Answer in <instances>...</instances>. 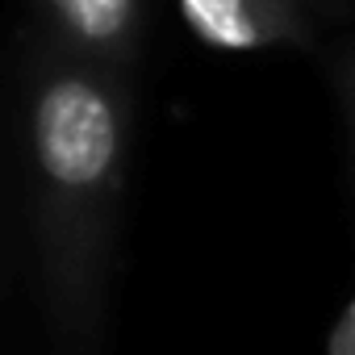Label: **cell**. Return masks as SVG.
<instances>
[{
  "label": "cell",
  "instance_id": "6da1fadb",
  "mask_svg": "<svg viewBox=\"0 0 355 355\" xmlns=\"http://www.w3.org/2000/svg\"><path fill=\"white\" fill-rule=\"evenodd\" d=\"M30 243L42 309L71 347L105 322L109 268L130 159V76L63 51L46 34L26 51Z\"/></svg>",
  "mask_w": 355,
  "mask_h": 355
},
{
  "label": "cell",
  "instance_id": "7a4b0ae2",
  "mask_svg": "<svg viewBox=\"0 0 355 355\" xmlns=\"http://www.w3.org/2000/svg\"><path fill=\"white\" fill-rule=\"evenodd\" d=\"M180 13L214 51H313L318 17H351V0H180Z\"/></svg>",
  "mask_w": 355,
  "mask_h": 355
},
{
  "label": "cell",
  "instance_id": "3957f363",
  "mask_svg": "<svg viewBox=\"0 0 355 355\" xmlns=\"http://www.w3.org/2000/svg\"><path fill=\"white\" fill-rule=\"evenodd\" d=\"M38 34L113 71L134 67L142 38V0H34Z\"/></svg>",
  "mask_w": 355,
  "mask_h": 355
},
{
  "label": "cell",
  "instance_id": "277c9868",
  "mask_svg": "<svg viewBox=\"0 0 355 355\" xmlns=\"http://www.w3.org/2000/svg\"><path fill=\"white\" fill-rule=\"evenodd\" d=\"M326 355H355V297L347 301L343 318L334 322V330L326 338Z\"/></svg>",
  "mask_w": 355,
  "mask_h": 355
},
{
  "label": "cell",
  "instance_id": "5b68a950",
  "mask_svg": "<svg viewBox=\"0 0 355 355\" xmlns=\"http://www.w3.org/2000/svg\"><path fill=\"white\" fill-rule=\"evenodd\" d=\"M334 80H338V96H343V113H347L351 138H355V51H351L347 59H338V67H334Z\"/></svg>",
  "mask_w": 355,
  "mask_h": 355
}]
</instances>
